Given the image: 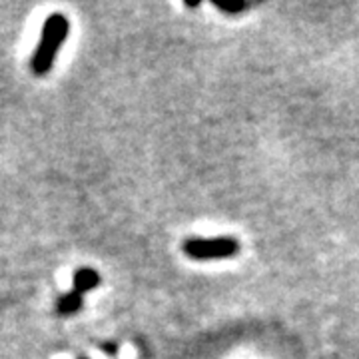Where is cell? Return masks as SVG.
<instances>
[{
  "instance_id": "3957f363",
  "label": "cell",
  "mask_w": 359,
  "mask_h": 359,
  "mask_svg": "<svg viewBox=\"0 0 359 359\" xmlns=\"http://www.w3.org/2000/svg\"><path fill=\"white\" fill-rule=\"evenodd\" d=\"M98 282H100V278L94 269H78L74 276V294L84 295L94 285H98Z\"/></svg>"
},
{
  "instance_id": "6da1fadb",
  "label": "cell",
  "mask_w": 359,
  "mask_h": 359,
  "mask_svg": "<svg viewBox=\"0 0 359 359\" xmlns=\"http://www.w3.org/2000/svg\"><path fill=\"white\" fill-rule=\"evenodd\" d=\"M68 18L65 14H52L46 18V22L42 26V39L34 56H32V72L36 76L46 74L54 65V58H56V52L60 48V44L65 42L68 36Z\"/></svg>"
},
{
  "instance_id": "7a4b0ae2",
  "label": "cell",
  "mask_w": 359,
  "mask_h": 359,
  "mask_svg": "<svg viewBox=\"0 0 359 359\" xmlns=\"http://www.w3.org/2000/svg\"><path fill=\"white\" fill-rule=\"evenodd\" d=\"M184 250L194 257H226L231 256L238 244L230 240V238H218V240H212V242H205V240H190L188 244L184 245Z\"/></svg>"
}]
</instances>
